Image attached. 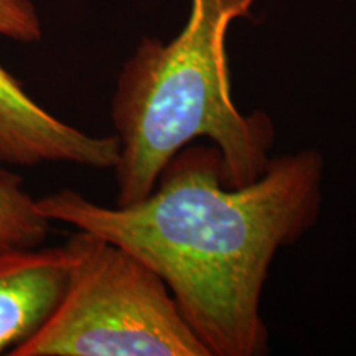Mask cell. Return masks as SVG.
Returning <instances> with one entry per match:
<instances>
[{
    "label": "cell",
    "instance_id": "1",
    "mask_svg": "<svg viewBox=\"0 0 356 356\" xmlns=\"http://www.w3.org/2000/svg\"><path fill=\"white\" fill-rule=\"evenodd\" d=\"M323 172L322 154L305 149L270 157L257 180L233 188L215 145H186L139 202L102 207L66 188L37 208L149 266L210 356H259L269 351L261 299L270 264L317 222Z\"/></svg>",
    "mask_w": 356,
    "mask_h": 356
},
{
    "label": "cell",
    "instance_id": "2",
    "mask_svg": "<svg viewBox=\"0 0 356 356\" xmlns=\"http://www.w3.org/2000/svg\"><path fill=\"white\" fill-rule=\"evenodd\" d=\"M256 2L191 0L175 38H144L127 58L111 101L118 207L145 198L168 160L197 139L220 150L228 186H246L266 170L274 122L262 111L236 108L226 51L229 25L251 17Z\"/></svg>",
    "mask_w": 356,
    "mask_h": 356
},
{
    "label": "cell",
    "instance_id": "3",
    "mask_svg": "<svg viewBox=\"0 0 356 356\" xmlns=\"http://www.w3.org/2000/svg\"><path fill=\"white\" fill-rule=\"evenodd\" d=\"M56 310L10 356H210L167 284L140 259L78 229Z\"/></svg>",
    "mask_w": 356,
    "mask_h": 356
},
{
    "label": "cell",
    "instance_id": "4",
    "mask_svg": "<svg viewBox=\"0 0 356 356\" xmlns=\"http://www.w3.org/2000/svg\"><path fill=\"white\" fill-rule=\"evenodd\" d=\"M118 159V137L89 136L60 121L0 66V163L13 167L73 163L104 170L114 168Z\"/></svg>",
    "mask_w": 356,
    "mask_h": 356
},
{
    "label": "cell",
    "instance_id": "5",
    "mask_svg": "<svg viewBox=\"0 0 356 356\" xmlns=\"http://www.w3.org/2000/svg\"><path fill=\"white\" fill-rule=\"evenodd\" d=\"M70 275L65 246L0 254V355L10 353L47 323Z\"/></svg>",
    "mask_w": 356,
    "mask_h": 356
},
{
    "label": "cell",
    "instance_id": "6",
    "mask_svg": "<svg viewBox=\"0 0 356 356\" xmlns=\"http://www.w3.org/2000/svg\"><path fill=\"white\" fill-rule=\"evenodd\" d=\"M48 233L50 220L38 211L22 177L0 168V254L40 248Z\"/></svg>",
    "mask_w": 356,
    "mask_h": 356
},
{
    "label": "cell",
    "instance_id": "7",
    "mask_svg": "<svg viewBox=\"0 0 356 356\" xmlns=\"http://www.w3.org/2000/svg\"><path fill=\"white\" fill-rule=\"evenodd\" d=\"M0 35L20 43L42 38V22L32 0H0Z\"/></svg>",
    "mask_w": 356,
    "mask_h": 356
}]
</instances>
